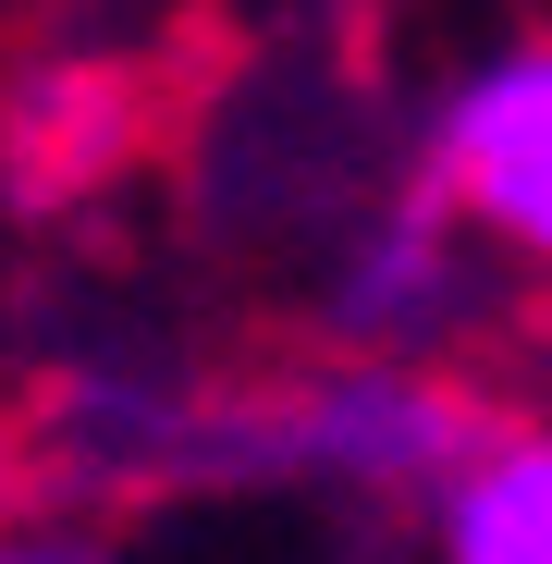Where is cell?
I'll list each match as a JSON object with an SVG mask.
<instances>
[{"mask_svg":"<svg viewBox=\"0 0 552 564\" xmlns=\"http://www.w3.org/2000/svg\"><path fill=\"white\" fill-rule=\"evenodd\" d=\"M504 430L430 381L405 356H356V368H320V381L270 393L246 417H221V454L234 466H283V479H344V491H454L467 466L491 454Z\"/></svg>","mask_w":552,"mask_h":564,"instance_id":"1","label":"cell"},{"mask_svg":"<svg viewBox=\"0 0 552 564\" xmlns=\"http://www.w3.org/2000/svg\"><path fill=\"white\" fill-rule=\"evenodd\" d=\"M418 197L528 270H552V37H504L491 62H467L430 111L418 148Z\"/></svg>","mask_w":552,"mask_h":564,"instance_id":"2","label":"cell"},{"mask_svg":"<svg viewBox=\"0 0 552 564\" xmlns=\"http://www.w3.org/2000/svg\"><path fill=\"white\" fill-rule=\"evenodd\" d=\"M430 552L442 564H552V430H504L430 503Z\"/></svg>","mask_w":552,"mask_h":564,"instance_id":"3","label":"cell"},{"mask_svg":"<svg viewBox=\"0 0 552 564\" xmlns=\"http://www.w3.org/2000/svg\"><path fill=\"white\" fill-rule=\"evenodd\" d=\"M454 295H467V282H454V221L430 209V197H405L381 234L356 246V282H344V332L356 344H430L442 319H454Z\"/></svg>","mask_w":552,"mask_h":564,"instance_id":"4","label":"cell"},{"mask_svg":"<svg viewBox=\"0 0 552 564\" xmlns=\"http://www.w3.org/2000/svg\"><path fill=\"white\" fill-rule=\"evenodd\" d=\"M0 148H13L25 197H62V184H86V172L111 160V86H99V74H74V62L25 74V86H13V123H0Z\"/></svg>","mask_w":552,"mask_h":564,"instance_id":"5","label":"cell"}]
</instances>
